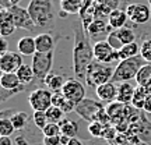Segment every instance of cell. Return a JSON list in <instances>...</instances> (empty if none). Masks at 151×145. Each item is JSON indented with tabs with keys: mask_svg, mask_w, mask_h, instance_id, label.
<instances>
[{
	"mask_svg": "<svg viewBox=\"0 0 151 145\" xmlns=\"http://www.w3.org/2000/svg\"><path fill=\"white\" fill-rule=\"evenodd\" d=\"M6 52H9V42L4 39V36H1V39H0V54L6 53Z\"/></svg>",
	"mask_w": 151,
	"mask_h": 145,
	"instance_id": "obj_39",
	"label": "cell"
},
{
	"mask_svg": "<svg viewBox=\"0 0 151 145\" xmlns=\"http://www.w3.org/2000/svg\"><path fill=\"white\" fill-rule=\"evenodd\" d=\"M0 145H14L11 137H0Z\"/></svg>",
	"mask_w": 151,
	"mask_h": 145,
	"instance_id": "obj_41",
	"label": "cell"
},
{
	"mask_svg": "<svg viewBox=\"0 0 151 145\" xmlns=\"http://www.w3.org/2000/svg\"><path fill=\"white\" fill-rule=\"evenodd\" d=\"M74 112L81 119L87 120L88 123L101 121V123L108 124L109 121H112L102 103L98 102V101H94V99H83L80 103L76 105Z\"/></svg>",
	"mask_w": 151,
	"mask_h": 145,
	"instance_id": "obj_2",
	"label": "cell"
},
{
	"mask_svg": "<svg viewBox=\"0 0 151 145\" xmlns=\"http://www.w3.org/2000/svg\"><path fill=\"white\" fill-rule=\"evenodd\" d=\"M148 4H150V7H151V0H148Z\"/></svg>",
	"mask_w": 151,
	"mask_h": 145,
	"instance_id": "obj_46",
	"label": "cell"
},
{
	"mask_svg": "<svg viewBox=\"0 0 151 145\" xmlns=\"http://www.w3.org/2000/svg\"><path fill=\"white\" fill-rule=\"evenodd\" d=\"M151 94L150 89H147L144 86L137 85L134 89V95H133V101H132V106L139 110H143L144 109V105H146V101L148 95Z\"/></svg>",
	"mask_w": 151,
	"mask_h": 145,
	"instance_id": "obj_23",
	"label": "cell"
},
{
	"mask_svg": "<svg viewBox=\"0 0 151 145\" xmlns=\"http://www.w3.org/2000/svg\"><path fill=\"white\" fill-rule=\"evenodd\" d=\"M52 105L56 106V108L62 109L63 112L66 113H70L74 112L76 109V103H73L71 101H69L67 98L63 95V92H53V96H52Z\"/></svg>",
	"mask_w": 151,
	"mask_h": 145,
	"instance_id": "obj_21",
	"label": "cell"
},
{
	"mask_svg": "<svg viewBox=\"0 0 151 145\" xmlns=\"http://www.w3.org/2000/svg\"><path fill=\"white\" fill-rule=\"evenodd\" d=\"M127 17L134 24H146L151 20V7L144 3H130L126 7Z\"/></svg>",
	"mask_w": 151,
	"mask_h": 145,
	"instance_id": "obj_9",
	"label": "cell"
},
{
	"mask_svg": "<svg viewBox=\"0 0 151 145\" xmlns=\"http://www.w3.org/2000/svg\"><path fill=\"white\" fill-rule=\"evenodd\" d=\"M22 64H24L22 54L20 52L9 50L6 53L0 54V71L1 73H16Z\"/></svg>",
	"mask_w": 151,
	"mask_h": 145,
	"instance_id": "obj_12",
	"label": "cell"
},
{
	"mask_svg": "<svg viewBox=\"0 0 151 145\" xmlns=\"http://www.w3.org/2000/svg\"><path fill=\"white\" fill-rule=\"evenodd\" d=\"M42 145H43V144H42Z\"/></svg>",
	"mask_w": 151,
	"mask_h": 145,
	"instance_id": "obj_47",
	"label": "cell"
},
{
	"mask_svg": "<svg viewBox=\"0 0 151 145\" xmlns=\"http://www.w3.org/2000/svg\"><path fill=\"white\" fill-rule=\"evenodd\" d=\"M14 131H17V130L14 129L10 119H0V137H11V134H14Z\"/></svg>",
	"mask_w": 151,
	"mask_h": 145,
	"instance_id": "obj_32",
	"label": "cell"
},
{
	"mask_svg": "<svg viewBox=\"0 0 151 145\" xmlns=\"http://www.w3.org/2000/svg\"><path fill=\"white\" fill-rule=\"evenodd\" d=\"M84 25H74V46H73V71L77 80L86 81L88 66L92 63L94 57V45L90 43V36Z\"/></svg>",
	"mask_w": 151,
	"mask_h": 145,
	"instance_id": "obj_1",
	"label": "cell"
},
{
	"mask_svg": "<svg viewBox=\"0 0 151 145\" xmlns=\"http://www.w3.org/2000/svg\"><path fill=\"white\" fill-rule=\"evenodd\" d=\"M137 54H140V46L136 42H132L129 45H124L123 48H120L118 50V56H119V61L124 59H130V57H134Z\"/></svg>",
	"mask_w": 151,
	"mask_h": 145,
	"instance_id": "obj_28",
	"label": "cell"
},
{
	"mask_svg": "<svg viewBox=\"0 0 151 145\" xmlns=\"http://www.w3.org/2000/svg\"><path fill=\"white\" fill-rule=\"evenodd\" d=\"M67 145H84V144H83V141H80L77 137H73V138H70V141H69Z\"/></svg>",
	"mask_w": 151,
	"mask_h": 145,
	"instance_id": "obj_43",
	"label": "cell"
},
{
	"mask_svg": "<svg viewBox=\"0 0 151 145\" xmlns=\"http://www.w3.org/2000/svg\"><path fill=\"white\" fill-rule=\"evenodd\" d=\"M27 9L37 27H48L53 21L55 11L52 0H31Z\"/></svg>",
	"mask_w": 151,
	"mask_h": 145,
	"instance_id": "obj_4",
	"label": "cell"
},
{
	"mask_svg": "<svg viewBox=\"0 0 151 145\" xmlns=\"http://www.w3.org/2000/svg\"><path fill=\"white\" fill-rule=\"evenodd\" d=\"M129 20L126 10H120V9H113L108 16V24L111 25L112 29H119V28L126 27V22Z\"/></svg>",
	"mask_w": 151,
	"mask_h": 145,
	"instance_id": "obj_17",
	"label": "cell"
},
{
	"mask_svg": "<svg viewBox=\"0 0 151 145\" xmlns=\"http://www.w3.org/2000/svg\"><path fill=\"white\" fill-rule=\"evenodd\" d=\"M134 86L130 84L129 81L127 82H120L118 84V99L119 102L124 103V105H132V101H133V95H134Z\"/></svg>",
	"mask_w": 151,
	"mask_h": 145,
	"instance_id": "obj_18",
	"label": "cell"
},
{
	"mask_svg": "<svg viewBox=\"0 0 151 145\" xmlns=\"http://www.w3.org/2000/svg\"><path fill=\"white\" fill-rule=\"evenodd\" d=\"M10 120H11V123H13V126H14V129L17 131H20V130L25 129L29 117H28V114L25 112H17L14 114H11Z\"/></svg>",
	"mask_w": 151,
	"mask_h": 145,
	"instance_id": "obj_31",
	"label": "cell"
},
{
	"mask_svg": "<svg viewBox=\"0 0 151 145\" xmlns=\"http://www.w3.org/2000/svg\"><path fill=\"white\" fill-rule=\"evenodd\" d=\"M143 110L147 113H151V94L148 95V98H147L146 105H144V109H143Z\"/></svg>",
	"mask_w": 151,
	"mask_h": 145,
	"instance_id": "obj_42",
	"label": "cell"
},
{
	"mask_svg": "<svg viewBox=\"0 0 151 145\" xmlns=\"http://www.w3.org/2000/svg\"><path fill=\"white\" fill-rule=\"evenodd\" d=\"M94 57L98 61L108 63V64H111L112 61L119 60L118 50H115L109 45L108 41H99V42L94 43Z\"/></svg>",
	"mask_w": 151,
	"mask_h": 145,
	"instance_id": "obj_11",
	"label": "cell"
},
{
	"mask_svg": "<svg viewBox=\"0 0 151 145\" xmlns=\"http://www.w3.org/2000/svg\"><path fill=\"white\" fill-rule=\"evenodd\" d=\"M35 43H37V52H53L55 49V38L50 34H39L35 36Z\"/></svg>",
	"mask_w": 151,
	"mask_h": 145,
	"instance_id": "obj_19",
	"label": "cell"
},
{
	"mask_svg": "<svg viewBox=\"0 0 151 145\" xmlns=\"http://www.w3.org/2000/svg\"><path fill=\"white\" fill-rule=\"evenodd\" d=\"M140 56L146 60L147 63H151V39L143 41L140 46Z\"/></svg>",
	"mask_w": 151,
	"mask_h": 145,
	"instance_id": "obj_37",
	"label": "cell"
},
{
	"mask_svg": "<svg viewBox=\"0 0 151 145\" xmlns=\"http://www.w3.org/2000/svg\"><path fill=\"white\" fill-rule=\"evenodd\" d=\"M52 96H53V92L49 88L39 86V88H35L31 91L29 96H28V103H29L32 110L46 112L52 106Z\"/></svg>",
	"mask_w": 151,
	"mask_h": 145,
	"instance_id": "obj_7",
	"label": "cell"
},
{
	"mask_svg": "<svg viewBox=\"0 0 151 145\" xmlns=\"http://www.w3.org/2000/svg\"><path fill=\"white\" fill-rule=\"evenodd\" d=\"M38 81L45 84V78L52 73V66H53V52H37L32 56V63H31Z\"/></svg>",
	"mask_w": 151,
	"mask_h": 145,
	"instance_id": "obj_6",
	"label": "cell"
},
{
	"mask_svg": "<svg viewBox=\"0 0 151 145\" xmlns=\"http://www.w3.org/2000/svg\"><path fill=\"white\" fill-rule=\"evenodd\" d=\"M20 3V0H9V6H16Z\"/></svg>",
	"mask_w": 151,
	"mask_h": 145,
	"instance_id": "obj_45",
	"label": "cell"
},
{
	"mask_svg": "<svg viewBox=\"0 0 151 145\" xmlns=\"http://www.w3.org/2000/svg\"><path fill=\"white\" fill-rule=\"evenodd\" d=\"M32 121L34 124L37 126L39 130H42L46 124L49 123L48 121V116H46V112L43 110H34L32 113Z\"/></svg>",
	"mask_w": 151,
	"mask_h": 145,
	"instance_id": "obj_34",
	"label": "cell"
},
{
	"mask_svg": "<svg viewBox=\"0 0 151 145\" xmlns=\"http://www.w3.org/2000/svg\"><path fill=\"white\" fill-rule=\"evenodd\" d=\"M16 29H17V27H16V24H14V20H13L9 9L3 7L1 14H0V35L6 38V36H9V35H11V34H14Z\"/></svg>",
	"mask_w": 151,
	"mask_h": 145,
	"instance_id": "obj_16",
	"label": "cell"
},
{
	"mask_svg": "<svg viewBox=\"0 0 151 145\" xmlns=\"http://www.w3.org/2000/svg\"><path fill=\"white\" fill-rule=\"evenodd\" d=\"M22 84L17 73H1L0 75V86L4 89H17Z\"/></svg>",
	"mask_w": 151,
	"mask_h": 145,
	"instance_id": "obj_24",
	"label": "cell"
},
{
	"mask_svg": "<svg viewBox=\"0 0 151 145\" xmlns=\"http://www.w3.org/2000/svg\"><path fill=\"white\" fill-rule=\"evenodd\" d=\"M113 34L118 36V39L120 41L122 45H129L132 42H136V34L134 31L129 27H123L119 28V29H113Z\"/></svg>",
	"mask_w": 151,
	"mask_h": 145,
	"instance_id": "obj_27",
	"label": "cell"
},
{
	"mask_svg": "<svg viewBox=\"0 0 151 145\" xmlns=\"http://www.w3.org/2000/svg\"><path fill=\"white\" fill-rule=\"evenodd\" d=\"M17 50L22 56H34L37 53V43L35 38L32 36H22L17 43Z\"/></svg>",
	"mask_w": 151,
	"mask_h": 145,
	"instance_id": "obj_20",
	"label": "cell"
},
{
	"mask_svg": "<svg viewBox=\"0 0 151 145\" xmlns=\"http://www.w3.org/2000/svg\"><path fill=\"white\" fill-rule=\"evenodd\" d=\"M66 81L67 80H66V77H63V75L50 73V74L45 78V86L49 88L52 92H60L63 89Z\"/></svg>",
	"mask_w": 151,
	"mask_h": 145,
	"instance_id": "obj_22",
	"label": "cell"
},
{
	"mask_svg": "<svg viewBox=\"0 0 151 145\" xmlns=\"http://www.w3.org/2000/svg\"><path fill=\"white\" fill-rule=\"evenodd\" d=\"M60 130H62V134L67 135V137H77L78 134V131H80V127H78V124L73 121V120H67V119H63L62 121H60Z\"/></svg>",
	"mask_w": 151,
	"mask_h": 145,
	"instance_id": "obj_29",
	"label": "cell"
},
{
	"mask_svg": "<svg viewBox=\"0 0 151 145\" xmlns=\"http://www.w3.org/2000/svg\"><path fill=\"white\" fill-rule=\"evenodd\" d=\"M62 92L69 101H71L76 105L80 103L83 99H86V88L81 84V81L77 78H70L66 81Z\"/></svg>",
	"mask_w": 151,
	"mask_h": 145,
	"instance_id": "obj_10",
	"label": "cell"
},
{
	"mask_svg": "<svg viewBox=\"0 0 151 145\" xmlns=\"http://www.w3.org/2000/svg\"><path fill=\"white\" fill-rule=\"evenodd\" d=\"M41 131H42L43 137H52V135H60L62 134L60 124L59 123H50V121H49Z\"/></svg>",
	"mask_w": 151,
	"mask_h": 145,
	"instance_id": "obj_36",
	"label": "cell"
},
{
	"mask_svg": "<svg viewBox=\"0 0 151 145\" xmlns=\"http://www.w3.org/2000/svg\"><path fill=\"white\" fill-rule=\"evenodd\" d=\"M16 144L17 145H29V142H28L24 137H22V138H21V137H18V138L16 140Z\"/></svg>",
	"mask_w": 151,
	"mask_h": 145,
	"instance_id": "obj_44",
	"label": "cell"
},
{
	"mask_svg": "<svg viewBox=\"0 0 151 145\" xmlns=\"http://www.w3.org/2000/svg\"><path fill=\"white\" fill-rule=\"evenodd\" d=\"M136 82L137 85L144 86L151 91V63H146L140 69V71L136 75Z\"/></svg>",
	"mask_w": 151,
	"mask_h": 145,
	"instance_id": "obj_25",
	"label": "cell"
},
{
	"mask_svg": "<svg viewBox=\"0 0 151 145\" xmlns=\"http://www.w3.org/2000/svg\"><path fill=\"white\" fill-rule=\"evenodd\" d=\"M83 0H60V9L67 14H77L81 13Z\"/></svg>",
	"mask_w": 151,
	"mask_h": 145,
	"instance_id": "obj_30",
	"label": "cell"
},
{
	"mask_svg": "<svg viewBox=\"0 0 151 145\" xmlns=\"http://www.w3.org/2000/svg\"><path fill=\"white\" fill-rule=\"evenodd\" d=\"M113 69L108 63H101L98 60H92V63L88 66L86 74V82L87 85H90L91 88H97V86L102 85L105 82H109L112 80L113 75Z\"/></svg>",
	"mask_w": 151,
	"mask_h": 145,
	"instance_id": "obj_5",
	"label": "cell"
},
{
	"mask_svg": "<svg viewBox=\"0 0 151 145\" xmlns=\"http://www.w3.org/2000/svg\"><path fill=\"white\" fill-rule=\"evenodd\" d=\"M7 9H9L11 17H13V20H14V24H16L17 29L21 28V29H27V31H34V28L37 27V25H35V22L32 21L31 16H29L28 9H22V7H20L18 4L9 6Z\"/></svg>",
	"mask_w": 151,
	"mask_h": 145,
	"instance_id": "obj_8",
	"label": "cell"
},
{
	"mask_svg": "<svg viewBox=\"0 0 151 145\" xmlns=\"http://www.w3.org/2000/svg\"><path fill=\"white\" fill-rule=\"evenodd\" d=\"M95 92H97V96L99 98L101 102L112 103L118 99V84H115L112 81L105 82L102 85L97 86Z\"/></svg>",
	"mask_w": 151,
	"mask_h": 145,
	"instance_id": "obj_14",
	"label": "cell"
},
{
	"mask_svg": "<svg viewBox=\"0 0 151 145\" xmlns=\"http://www.w3.org/2000/svg\"><path fill=\"white\" fill-rule=\"evenodd\" d=\"M16 73H17V75H18L20 81H21V84H24V85H29V84H32L34 81L37 80L32 66L25 64V63H24Z\"/></svg>",
	"mask_w": 151,
	"mask_h": 145,
	"instance_id": "obj_26",
	"label": "cell"
},
{
	"mask_svg": "<svg viewBox=\"0 0 151 145\" xmlns=\"http://www.w3.org/2000/svg\"><path fill=\"white\" fill-rule=\"evenodd\" d=\"M134 127L136 137H139L141 141H144L147 144H151V121L144 117V114H141L140 119L134 123Z\"/></svg>",
	"mask_w": 151,
	"mask_h": 145,
	"instance_id": "obj_15",
	"label": "cell"
},
{
	"mask_svg": "<svg viewBox=\"0 0 151 145\" xmlns=\"http://www.w3.org/2000/svg\"><path fill=\"white\" fill-rule=\"evenodd\" d=\"M106 126H108V124L101 123V121H92V123H90V126H88V131H90V134H92L94 137H99V138L102 137L104 138V133H105Z\"/></svg>",
	"mask_w": 151,
	"mask_h": 145,
	"instance_id": "obj_35",
	"label": "cell"
},
{
	"mask_svg": "<svg viewBox=\"0 0 151 145\" xmlns=\"http://www.w3.org/2000/svg\"><path fill=\"white\" fill-rule=\"evenodd\" d=\"M112 31L113 29L111 28L108 21H104V20H95L90 22V27L87 28V32H90L88 36L91 41H94V43L99 41H106Z\"/></svg>",
	"mask_w": 151,
	"mask_h": 145,
	"instance_id": "obj_13",
	"label": "cell"
},
{
	"mask_svg": "<svg viewBox=\"0 0 151 145\" xmlns=\"http://www.w3.org/2000/svg\"><path fill=\"white\" fill-rule=\"evenodd\" d=\"M127 145H150V144H147V142H144V141H141L139 137H134V140L129 138V142H127Z\"/></svg>",
	"mask_w": 151,
	"mask_h": 145,
	"instance_id": "obj_40",
	"label": "cell"
},
{
	"mask_svg": "<svg viewBox=\"0 0 151 145\" xmlns=\"http://www.w3.org/2000/svg\"><path fill=\"white\" fill-rule=\"evenodd\" d=\"M46 116H48V121L50 123H60L63 120V116H65V112L62 109L56 108V106H50V108L46 110Z\"/></svg>",
	"mask_w": 151,
	"mask_h": 145,
	"instance_id": "obj_33",
	"label": "cell"
},
{
	"mask_svg": "<svg viewBox=\"0 0 151 145\" xmlns=\"http://www.w3.org/2000/svg\"><path fill=\"white\" fill-rule=\"evenodd\" d=\"M43 145H59L60 144V135H52V137H43Z\"/></svg>",
	"mask_w": 151,
	"mask_h": 145,
	"instance_id": "obj_38",
	"label": "cell"
},
{
	"mask_svg": "<svg viewBox=\"0 0 151 145\" xmlns=\"http://www.w3.org/2000/svg\"><path fill=\"white\" fill-rule=\"evenodd\" d=\"M147 61L140 54H137L134 57H130V59H124L120 60L113 71L112 75V82L115 84H120V82H127L130 80H136V75L140 71V69L146 64Z\"/></svg>",
	"mask_w": 151,
	"mask_h": 145,
	"instance_id": "obj_3",
	"label": "cell"
}]
</instances>
